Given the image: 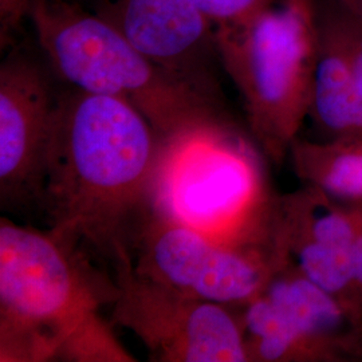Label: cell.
Masks as SVG:
<instances>
[{"label":"cell","instance_id":"5b68a950","mask_svg":"<svg viewBox=\"0 0 362 362\" xmlns=\"http://www.w3.org/2000/svg\"><path fill=\"white\" fill-rule=\"evenodd\" d=\"M262 157L236 127L163 144L149 206L226 242H270L276 196Z\"/></svg>","mask_w":362,"mask_h":362},{"label":"cell","instance_id":"5bb4252c","mask_svg":"<svg viewBox=\"0 0 362 362\" xmlns=\"http://www.w3.org/2000/svg\"><path fill=\"white\" fill-rule=\"evenodd\" d=\"M351 272L356 294L362 310V208H360L357 231L351 246Z\"/></svg>","mask_w":362,"mask_h":362},{"label":"cell","instance_id":"52a82bcc","mask_svg":"<svg viewBox=\"0 0 362 362\" xmlns=\"http://www.w3.org/2000/svg\"><path fill=\"white\" fill-rule=\"evenodd\" d=\"M110 324L137 337L157 362H248L240 308L189 296L145 278L133 266L113 272Z\"/></svg>","mask_w":362,"mask_h":362},{"label":"cell","instance_id":"30bf717a","mask_svg":"<svg viewBox=\"0 0 362 362\" xmlns=\"http://www.w3.org/2000/svg\"><path fill=\"white\" fill-rule=\"evenodd\" d=\"M263 294L310 346L317 361H361V313L311 282L287 258Z\"/></svg>","mask_w":362,"mask_h":362},{"label":"cell","instance_id":"ba28073f","mask_svg":"<svg viewBox=\"0 0 362 362\" xmlns=\"http://www.w3.org/2000/svg\"><path fill=\"white\" fill-rule=\"evenodd\" d=\"M49 66L19 49L0 66V206L38 207L59 91Z\"/></svg>","mask_w":362,"mask_h":362},{"label":"cell","instance_id":"4fadbf2b","mask_svg":"<svg viewBox=\"0 0 362 362\" xmlns=\"http://www.w3.org/2000/svg\"><path fill=\"white\" fill-rule=\"evenodd\" d=\"M215 28L231 26L274 4L272 0H196Z\"/></svg>","mask_w":362,"mask_h":362},{"label":"cell","instance_id":"8992f818","mask_svg":"<svg viewBox=\"0 0 362 362\" xmlns=\"http://www.w3.org/2000/svg\"><path fill=\"white\" fill-rule=\"evenodd\" d=\"M133 270L189 296L231 308L259 297L286 262L274 243H233L148 206L130 239Z\"/></svg>","mask_w":362,"mask_h":362},{"label":"cell","instance_id":"3957f363","mask_svg":"<svg viewBox=\"0 0 362 362\" xmlns=\"http://www.w3.org/2000/svg\"><path fill=\"white\" fill-rule=\"evenodd\" d=\"M26 16L54 77L65 86L129 103L161 143L235 127L221 98L156 64L77 0H28Z\"/></svg>","mask_w":362,"mask_h":362},{"label":"cell","instance_id":"7c38bea8","mask_svg":"<svg viewBox=\"0 0 362 362\" xmlns=\"http://www.w3.org/2000/svg\"><path fill=\"white\" fill-rule=\"evenodd\" d=\"M288 156L302 184L348 207L362 208V137L308 141L296 139Z\"/></svg>","mask_w":362,"mask_h":362},{"label":"cell","instance_id":"8fae6325","mask_svg":"<svg viewBox=\"0 0 362 362\" xmlns=\"http://www.w3.org/2000/svg\"><path fill=\"white\" fill-rule=\"evenodd\" d=\"M309 118L324 140L362 137V94L334 39L318 25Z\"/></svg>","mask_w":362,"mask_h":362},{"label":"cell","instance_id":"9c48e42d","mask_svg":"<svg viewBox=\"0 0 362 362\" xmlns=\"http://www.w3.org/2000/svg\"><path fill=\"white\" fill-rule=\"evenodd\" d=\"M100 13L156 64L221 98L215 26L196 0H93ZM223 100V98H221Z\"/></svg>","mask_w":362,"mask_h":362},{"label":"cell","instance_id":"277c9868","mask_svg":"<svg viewBox=\"0 0 362 362\" xmlns=\"http://www.w3.org/2000/svg\"><path fill=\"white\" fill-rule=\"evenodd\" d=\"M219 64L246 112L251 140L281 165L309 118L317 59V0L279 6L215 28Z\"/></svg>","mask_w":362,"mask_h":362},{"label":"cell","instance_id":"9a60e30c","mask_svg":"<svg viewBox=\"0 0 362 362\" xmlns=\"http://www.w3.org/2000/svg\"><path fill=\"white\" fill-rule=\"evenodd\" d=\"M344 8L354 15L362 23V0H337Z\"/></svg>","mask_w":362,"mask_h":362},{"label":"cell","instance_id":"6da1fadb","mask_svg":"<svg viewBox=\"0 0 362 362\" xmlns=\"http://www.w3.org/2000/svg\"><path fill=\"white\" fill-rule=\"evenodd\" d=\"M161 146L129 103L59 90L38 204L49 231L113 272L132 264V233L149 206Z\"/></svg>","mask_w":362,"mask_h":362},{"label":"cell","instance_id":"7a4b0ae2","mask_svg":"<svg viewBox=\"0 0 362 362\" xmlns=\"http://www.w3.org/2000/svg\"><path fill=\"white\" fill-rule=\"evenodd\" d=\"M113 274L88 252L0 219V362H133L101 310Z\"/></svg>","mask_w":362,"mask_h":362}]
</instances>
